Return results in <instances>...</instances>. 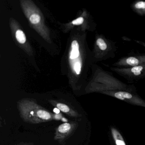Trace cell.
Segmentation results:
<instances>
[{
    "label": "cell",
    "instance_id": "52a82bcc",
    "mask_svg": "<svg viewBox=\"0 0 145 145\" xmlns=\"http://www.w3.org/2000/svg\"><path fill=\"white\" fill-rule=\"evenodd\" d=\"M112 136L116 145H126L125 142L122 135L115 128L112 127L111 129Z\"/></svg>",
    "mask_w": 145,
    "mask_h": 145
},
{
    "label": "cell",
    "instance_id": "5bb4252c",
    "mask_svg": "<svg viewBox=\"0 0 145 145\" xmlns=\"http://www.w3.org/2000/svg\"><path fill=\"white\" fill-rule=\"evenodd\" d=\"M84 19L83 17H80L73 21L72 24L74 25H80L84 22Z\"/></svg>",
    "mask_w": 145,
    "mask_h": 145
},
{
    "label": "cell",
    "instance_id": "4fadbf2b",
    "mask_svg": "<svg viewBox=\"0 0 145 145\" xmlns=\"http://www.w3.org/2000/svg\"><path fill=\"white\" fill-rule=\"evenodd\" d=\"M135 8L137 10H145V1H139L135 5Z\"/></svg>",
    "mask_w": 145,
    "mask_h": 145
},
{
    "label": "cell",
    "instance_id": "30bf717a",
    "mask_svg": "<svg viewBox=\"0 0 145 145\" xmlns=\"http://www.w3.org/2000/svg\"><path fill=\"white\" fill-rule=\"evenodd\" d=\"M96 43L97 46L101 50L105 51L107 49V44H106L104 40L102 38H99L97 39Z\"/></svg>",
    "mask_w": 145,
    "mask_h": 145
},
{
    "label": "cell",
    "instance_id": "3957f363",
    "mask_svg": "<svg viewBox=\"0 0 145 145\" xmlns=\"http://www.w3.org/2000/svg\"><path fill=\"white\" fill-rule=\"evenodd\" d=\"M111 69L127 80H138L145 78V66L123 68H112Z\"/></svg>",
    "mask_w": 145,
    "mask_h": 145
},
{
    "label": "cell",
    "instance_id": "7a4b0ae2",
    "mask_svg": "<svg viewBox=\"0 0 145 145\" xmlns=\"http://www.w3.org/2000/svg\"><path fill=\"white\" fill-rule=\"evenodd\" d=\"M79 124L76 121H71L61 124L56 128L54 139L60 144H63L76 131Z\"/></svg>",
    "mask_w": 145,
    "mask_h": 145
},
{
    "label": "cell",
    "instance_id": "9c48e42d",
    "mask_svg": "<svg viewBox=\"0 0 145 145\" xmlns=\"http://www.w3.org/2000/svg\"><path fill=\"white\" fill-rule=\"evenodd\" d=\"M16 36L17 40L20 44H23L26 42V36L22 30H18L16 32Z\"/></svg>",
    "mask_w": 145,
    "mask_h": 145
},
{
    "label": "cell",
    "instance_id": "7c38bea8",
    "mask_svg": "<svg viewBox=\"0 0 145 145\" xmlns=\"http://www.w3.org/2000/svg\"><path fill=\"white\" fill-rule=\"evenodd\" d=\"M81 63L79 61H77L74 63L73 69L77 74H79L81 72Z\"/></svg>",
    "mask_w": 145,
    "mask_h": 145
},
{
    "label": "cell",
    "instance_id": "5b68a950",
    "mask_svg": "<svg viewBox=\"0 0 145 145\" xmlns=\"http://www.w3.org/2000/svg\"><path fill=\"white\" fill-rule=\"evenodd\" d=\"M49 102L53 106L56 108L61 112H63L71 118H80L82 116L81 114L76 109L69 104L59 101L51 100Z\"/></svg>",
    "mask_w": 145,
    "mask_h": 145
},
{
    "label": "cell",
    "instance_id": "277c9868",
    "mask_svg": "<svg viewBox=\"0 0 145 145\" xmlns=\"http://www.w3.org/2000/svg\"><path fill=\"white\" fill-rule=\"evenodd\" d=\"M103 93L128 103L145 107V101L129 92L122 91L113 90L107 91Z\"/></svg>",
    "mask_w": 145,
    "mask_h": 145
},
{
    "label": "cell",
    "instance_id": "8992f818",
    "mask_svg": "<svg viewBox=\"0 0 145 145\" xmlns=\"http://www.w3.org/2000/svg\"><path fill=\"white\" fill-rule=\"evenodd\" d=\"M114 66L121 67H136L145 66V56L129 57L122 58L114 64Z\"/></svg>",
    "mask_w": 145,
    "mask_h": 145
},
{
    "label": "cell",
    "instance_id": "6da1fadb",
    "mask_svg": "<svg viewBox=\"0 0 145 145\" xmlns=\"http://www.w3.org/2000/svg\"><path fill=\"white\" fill-rule=\"evenodd\" d=\"M18 108L20 117L26 123L39 124L54 119L53 114L31 99L19 101L18 103Z\"/></svg>",
    "mask_w": 145,
    "mask_h": 145
},
{
    "label": "cell",
    "instance_id": "ba28073f",
    "mask_svg": "<svg viewBox=\"0 0 145 145\" xmlns=\"http://www.w3.org/2000/svg\"><path fill=\"white\" fill-rule=\"evenodd\" d=\"M72 50L70 53V58L72 60L75 59L78 57L80 55L79 50L78 44L76 40H74L72 43Z\"/></svg>",
    "mask_w": 145,
    "mask_h": 145
},
{
    "label": "cell",
    "instance_id": "8fae6325",
    "mask_svg": "<svg viewBox=\"0 0 145 145\" xmlns=\"http://www.w3.org/2000/svg\"><path fill=\"white\" fill-rule=\"evenodd\" d=\"M40 21V17L38 14H33L30 17V21L33 24H37Z\"/></svg>",
    "mask_w": 145,
    "mask_h": 145
},
{
    "label": "cell",
    "instance_id": "9a60e30c",
    "mask_svg": "<svg viewBox=\"0 0 145 145\" xmlns=\"http://www.w3.org/2000/svg\"><path fill=\"white\" fill-rule=\"evenodd\" d=\"M16 145H34L33 142H22Z\"/></svg>",
    "mask_w": 145,
    "mask_h": 145
}]
</instances>
